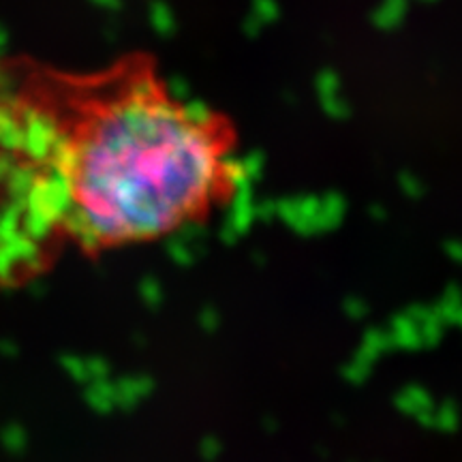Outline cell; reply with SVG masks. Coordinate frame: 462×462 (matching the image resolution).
I'll list each match as a JSON object with an SVG mask.
<instances>
[{
	"label": "cell",
	"instance_id": "cell-2",
	"mask_svg": "<svg viewBox=\"0 0 462 462\" xmlns=\"http://www.w3.org/2000/svg\"><path fill=\"white\" fill-rule=\"evenodd\" d=\"M75 112L73 71L28 56L0 60V291L65 251Z\"/></svg>",
	"mask_w": 462,
	"mask_h": 462
},
{
	"label": "cell",
	"instance_id": "cell-1",
	"mask_svg": "<svg viewBox=\"0 0 462 462\" xmlns=\"http://www.w3.org/2000/svg\"><path fill=\"white\" fill-rule=\"evenodd\" d=\"M229 114L173 90L148 51L97 69L67 218L69 248L140 246L204 223L240 189Z\"/></svg>",
	"mask_w": 462,
	"mask_h": 462
}]
</instances>
